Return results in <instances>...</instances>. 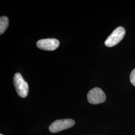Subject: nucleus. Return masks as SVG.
I'll list each match as a JSON object with an SVG mask.
<instances>
[{"label": "nucleus", "instance_id": "1", "mask_svg": "<svg viewBox=\"0 0 135 135\" xmlns=\"http://www.w3.org/2000/svg\"><path fill=\"white\" fill-rule=\"evenodd\" d=\"M14 85L17 94L22 98H26L29 93V86L20 73H17L14 77Z\"/></svg>", "mask_w": 135, "mask_h": 135}, {"label": "nucleus", "instance_id": "2", "mask_svg": "<svg viewBox=\"0 0 135 135\" xmlns=\"http://www.w3.org/2000/svg\"><path fill=\"white\" fill-rule=\"evenodd\" d=\"M125 30L122 27L117 28L107 38L105 44L108 47L116 46L123 40L125 35Z\"/></svg>", "mask_w": 135, "mask_h": 135}, {"label": "nucleus", "instance_id": "3", "mask_svg": "<svg viewBox=\"0 0 135 135\" xmlns=\"http://www.w3.org/2000/svg\"><path fill=\"white\" fill-rule=\"evenodd\" d=\"M75 124V122L72 119H66L58 120L54 122L50 126L49 130L51 133H58L61 131L72 127Z\"/></svg>", "mask_w": 135, "mask_h": 135}, {"label": "nucleus", "instance_id": "4", "mask_svg": "<svg viewBox=\"0 0 135 135\" xmlns=\"http://www.w3.org/2000/svg\"><path fill=\"white\" fill-rule=\"evenodd\" d=\"M87 98L89 102L92 104H99L106 101V96L104 91L99 88H95L88 94Z\"/></svg>", "mask_w": 135, "mask_h": 135}, {"label": "nucleus", "instance_id": "5", "mask_svg": "<svg viewBox=\"0 0 135 135\" xmlns=\"http://www.w3.org/2000/svg\"><path fill=\"white\" fill-rule=\"evenodd\" d=\"M59 45V41L56 39H42L37 43L38 48L45 51H54L58 48Z\"/></svg>", "mask_w": 135, "mask_h": 135}, {"label": "nucleus", "instance_id": "6", "mask_svg": "<svg viewBox=\"0 0 135 135\" xmlns=\"http://www.w3.org/2000/svg\"><path fill=\"white\" fill-rule=\"evenodd\" d=\"M9 19L5 16L1 17L0 18V34H3L9 26Z\"/></svg>", "mask_w": 135, "mask_h": 135}, {"label": "nucleus", "instance_id": "7", "mask_svg": "<svg viewBox=\"0 0 135 135\" xmlns=\"http://www.w3.org/2000/svg\"><path fill=\"white\" fill-rule=\"evenodd\" d=\"M130 79L131 83L135 86V69L131 73Z\"/></svg>", "mask_w": 135, "mask_h": 135}, {"label": "nucleus", "instance_id": "8", "mask_svg": "<svg viewBox=\"0 0 135 135\" xmlns=\"http://www.w3.org/2000/svg\"><path fill=\"white\" fill-rule=\"evenodd\" d=\"M0 135H2V134H0Z\"/></svg>", "mask_w": 135, "mask_h": 135}]
</instances>
